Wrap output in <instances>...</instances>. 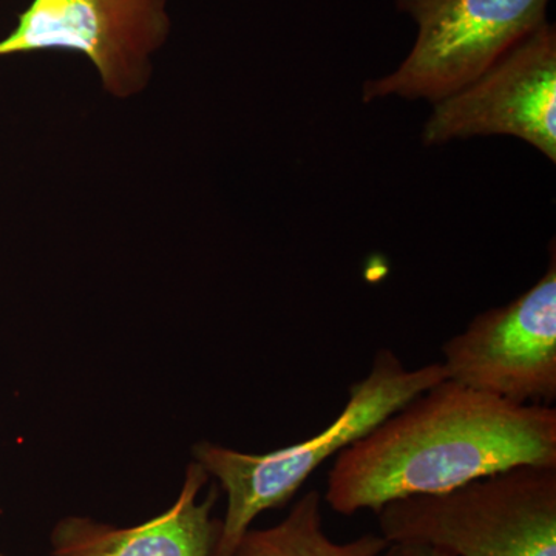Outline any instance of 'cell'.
<instances>
[{"label": "cell", "instance_id": "cell-2", "mask_svg": "<svg viewBox=\"0 0 556 556\" xmlns=\"http://www.w3.org/2000/svg\"><path fill=\"white\" fill-rule=\"evenodd\" d=\"M444 379L447 375L441 362L412 369L394 351L382 348L367 378L350 387L340 415L314 437L263 455L208 441L193 445V460L218 482L228 500L214 556L232 555L260 515L283 507L328 459Z\"/></svg>", "mask_w": 556, "mask_h": 556}, {"label": "cell", "instance_id": "cell-8", "mask_svg": "<svg viewBox=\"0 0 556 556\" xmlns=\"http://www.w3.org/2000/svg\"><path fill=\"white\" fill-rule=\"evenodd\" d=\"M211 477L195 460L186 468L181 492L159 517L134 527H116L87 517H65L51 530V556H214L219 519L212 518L218 486L204 500Z\"/></svg>", "mask_w": 556, "mask_h": 556}, {"label": "cell", "instance_id": "cell-9", "mask_svg": "<svg viewBox=\"0 0 556 556\" xmlns=\"http://www.w3.org/2000/svg\"><path fill=\"white\" fill-rule=\"evenodd\" d=\"M324 496L309 490L287 517L266 529H249L230 556H380L388 543L380 533H365L338 543L324 530Z\"/></svg>", "mask_w": 556, "mask_h": 556}, {"label": "cell", "instance_id": "cell-5", "mask_svg": "<svg viewBox=\"0 0 556 556\" xmlns=\"http://www.w3.org/2000/svg\"><path fill=\"white\" fill-rule=\"evenodd\" d=\"M170 28L169 0H33L0 39V58L72 51L110 97L129 100L148 87Z\"/></svg>", "mask_w": 556, "mask_h": 556}, {"label": "cell", "instance_id": "cell-10", "mask_svg": "<svg viewBox=\"0 0 556 556\" xmlns=\"http://www.w3.org/2000/svg\"><path fill=\"white\" fill-rule=\"evenodd\" d=\"M380 556H447L420 544L391 543Z\"/></svg>", "mask_w": 556, "mask_h": 556}, {"label": "cell", "instance_id": "cell-1", "mask_svg": "<svg viewBox=\"0 0 556 556\" xmlns=\"http://www.w3.org/2000/svg\"><path fill=\"white\" fill-rule=\"evenodd\" d=\"M556 466V409L519 405L444 379L334 457L325 503L378 511L518 466Z\"/></svg>", "mask_w": 556, "mask_h": 556}, {"label": "cell", "instance_id": "cell-6", "mask_svg": "<svg viewBox=\"0 0 556 556\" xmlns=\"http://www.w3.org/2000/svg\"><path fill=\"white\" fill-rule=\"evenodd\" d=\"M447 379L519 405L556 399V257L529 291L479 314L442 346Z\"/></svg>", "mask_w": 556, "mask_h": 556}, {"label": "cell", "instance_id": "cell-7", "mask_svg": "<svg viewBox=\"0 0 556 556\" xmlns=\"http://www.w3.org/2000/svg\"><path fill=\"white\" fill-rule=\"evenodd\" d=\"M508 135L556 161V35L541 25L464 89L434 102L426 146Z\"/></svg>", "mask_w": 556, "mask_h": 556}, {"label": "cell", "instance_id": "cell-4", "mask_svg": "<svg viewBox=\"0 0 556 556\" xmlns=\"http://www.w3.org/2000/svg\"><path fill=\"white\" fill-rule=\"evenodd\" d=\"M416 21L415 47L391 75L364 84V102L397 94L438 102L464 89L546 24L548 0H396Z\"/></svg>", "mask_w": 556, "mask_h": 556}, {"label": "cell", "instance_id": "cell-11", "mask_svg": "<svg viewBox=\"0 0 556 556\" xmlns=\"http://www.w3.org/2000/svg\"><path fill=\"white\" fill-rule=\"evenodd\" d=\"M0 556H5V555H3L2 552H0Z\"/></svg>", "mask_w": 556, "mask_h": 556}, {"label": "cell", "instance_id": "cell-3", "mask_svg": "<svg viewBox=\"0 0 556 556\" xmlns=\"http://www.w3.org/2000/svg\"><path fill=\"white\" fill-rule=\"evenodd\" d=\"M387 543L447 556H556V466H518L376 511Z\"/></svg>", "mask_w": 556, "mask_h": 556}]
</instances>
